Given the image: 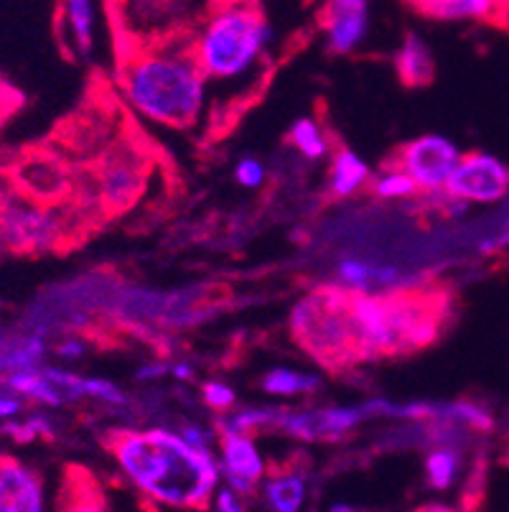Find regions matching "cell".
Listing matches in <instances>:
<instances>
[{
  "label": "cell",
  "instance_id": "6da1fadb",
  "mask_svg": "<svg viewBox=\"0 0 509 512\" xmlns=\"http://www.w3.org/2000/svg\"><path fill=\"white\" fill-rule=\"evenodd\" d=\"M105 446L135 490L158 507H212L222 482L212 449H199L168 428H115Z\"/></svg>",
  "mask_w": 509,
  "mask_h": 512
},
{
  "label": "cell",
  "instance_id": "7a4b0ae2",
  "mask_svg": "<svg viewBox=\"0 0 509 512\" xmlns=\"http://www.w3.org/2000/svg\"><path fill=\"white\" fill-rule=\"evenodd\" d=\"M118 87L143 118L191 130L207 105V77L191 54L189 36L133 41L118 54Z\"/></svg>",
  "mask_w": 509,
  "mask_h": 512
},
{
  "label": "cell",
  "instance_id": "3957f363",
  "mask_svg": "<svg viewBox=\"0 0 509 512\" xmlns=\"http://www.w3.org/2000/svg\"><path fill=\"white\" fill-rule=\"evenodd\" d=\"M446 316V293L418 288L375 293L349 288V324L359 362L410 355L428 347L441 334Z\"/></svg>",
  "mask_w": 509,
  "mask_h": 512
},
{
  "label": "cell",
  "instance_id": "277c9868",
  "mask_svg": "<svg viewBox=\"0 0 509 512\" xmlns=\"http://www.w3.org/2000/svg\"><path fill=\"white\" fill-rule=\"evenodd\" d=\"M273 44V29L255 0H224L207 13L189 46L209 82H237L263 64Z\"/></svg>",
  "mask_w": 509,
  "mask_h": 512
},
{
  "label": "cell",
  "instance_id": "5b68a950",
  "mask_svg": "<svg viewBox=\"0 0 509 512\" xmlns=\"http://www.w3.org/2000/svg\"><path fill=\"white\" fill-rule=\"evenodd\" d=\"M291 334L308 355H314L329 370L359 362L354 344L352 324H349V288L319 286L303 296L291 314Z\"/></svg>",
  "mask_w": 509,
  "mask_h": 512
},
{
  "label": "cell",
  "instance_id": "8992f818",
  "mask_svg": "<svg viewBox=\"0 0 509 512\" xmlns=\"http://www.w3.org/2000/svg\"><path fill=\"white\" fill-rule=\"evenodd\" d=\"M0 232L8 250L36 255L59 248L77 225L62 212V204L39 202L6 176L0 181Z\"/></svg>",
  "mask_w": 509,
  "mask_h": 512
},
{
  "label": "cell",
  "instance_id": "52a82bcc",
  "mask_svg": "<svg viewBox=\"0 0 509 512\" xmlns=\"http://www.w3.org/2000/svg\"><path fill=\"white\" fill-rule=\"evenodd\" d=\"M148 153L138 151L130 143H115L110 151L102 153V161L95 174H90L95 202L100 214H125L140 194L146 192L148 181Z\"/></svg>",
  "mask_w": 509,
  "mask_h": 512
},
{
  "label": "cell",
  "instance_id": "ba28073f",
  "mask_svg": "<svg viewBox=\"0 0 509 512\" xmlns=\"http://www.w3.org/2000/svg\"><path fill=\"white\" fill-rule=\"evenodd\" d=\"M459 158L461 151L454 141H448L438 133H428V136H418L400 146L387 164L403 169L415 181L420 194L433 197L446 189L448 176L459 164Z\"/></svg>",
  "mask_w": 509,
  "mask_h": 512
},
{
  "label": "cell",
  "instance_id": "9c48e42d",
  "mask_svg": "<svg viewBox=\"0 0 509 512\" xmlns=\"http://www.w3.org/2000/svg\"><path fill=\"white\" fill-rule=\"evenodd\" d=\"M443 192L466 204H499L509 197V166L492 153H461Z\"/></svg>",
  "mask_w": 509,
  "mask_h": 512
},
{
  "label": "cell",
  "instance_id": "30bf717a",
  "mask_svg": "<svg viewBox=\"0 0 509 512\" xmlns=\"http://www.w3.org/2000/svg\"><path fill=\"white\" fill-rule=\"evenodd\" d=\"M370 411L364 406H329L308 411H280L275 431L298 441H334L367 421Z\"/></svg>",
  "mask_w": 509,
  "mask_h": 512
},
{
  "label": "cell",
  "instance_id": "8fae6325",
  "mask_svg": "<svg viewBox=\"0 0 509 512\" xmlns=\"http://www.w3.org/2000/svg\"><path fill=\"white\" fill-rule=\"evenodd\" d=\"M8 179L21 192L46 204H69L74 197V184H77V174H72L69 166L54 153H28L8 174Z\"/></svg>",
  "mask_w": 509,
  "mask_h": 512
},
{
  "label": "cell",
  "instance_id": "7c38bea8",
  "mask_svg": "<svg viewBox=\"0 0 509 512\" xmlns=\"http://www.w3.org/2000/svg\"><path fill=\"white\" fill-rule=\"evenodd\" d=\"M219 449V474L224 477V484H230L232 490L240 492L242 497H255L260 492L268 464L260 454L255 436L247 434H217Z\"/></svg>",
  "mask_w": 509,
  "mask_h": 512
},
{
  "label": "cell",
  "instance_id": "4fadbf2b",
  "mask_svg": "<svg viewBox=\"0 0 509 512\" xmlns=\"http://www.w3.org/2000/svg\"><path fill=\"white\" fill-rule=\"evenodd\" d=\"M321 29L331 54H352L370 29V0H326Z\"/></svg>",
  "mask_w": 509,
  "mask_h": 512
},
{
  "label": "cell",
  "instance_id": "5bb4252c",
  "mask_svg": "<svg viewBox=\"0 0 509 512\" xmlns=\"http://www.w3.org/2000/svg\"><path fill=\"white\" fill-rule=\"evenodd\" d=\"M46 510L44 479L13 456H0V512Z\"/></svg>",
  "mask_w": 509,
  "mask_h": 512
},
{
  "label": "cell",
  "instance_id": "9a60e30c",
  "mask_svg": "<svg viewBox=\"0 0 509 512\" xmlns=\"http://www.w3.org/2000/svg\"><path fill=\"white\" fill-rule=\"evenodd\" d=\"M260 490H263V500L268 510L296 512L301 510L308 495L306 472L296 467V464L273 467L265 472Z\"/></svg>",
  "mask_w": 509,
  "mask_h": 512
},
{
  "label": "cell",
  "instance_id": "2e32d148",
  "mask_svg": "<svg viewBox=\"0 0 509 512\" xmlns=\"http://www.w3.org/2000/svg\"><path fill=\"white\" fill-rule=\"evenodd\" d=\"M395 72L398 79L410 90L428 87L436 77V62H433L431 46L418 34H408L395 54Z\"/></svg>",
  "mask_w": 509,
  "mask_h": 512
},
{
  "label": "cell",
  "instance_id": "e0dca14e",
  "mask_svg": "<svg viewBox=\"0 0 509 512\" xmlns=\"http://www.w3.org/2000/svg\"><path fill=\"white\" fill-rule=\"evenodd\" d=\"M46 352L49 347L39 332H0V377L39 367Z\"/></svg>",
  "mask_w": 509,
  "mask_h": 512
},
{
  "label": "cell",
  "instance_id": "ac0fdd59",
  "mask_svg": "<svg viewBox=\"0 0 509 512\" xmlns=\"http://www.w3.org/2000/svg\"><path fill=\"white\" fill-rule=\"evenodd\" d=\"M44 365V362H41ZM39 367H31V370H18V372H8V375L0 377V385L8 388L11 393H16L18 398H28L39 403V406L46 408H62L67 403L64 393L51 383L46 372Z\"/></svg>",
  "mask_w": 509,
  "mask_h": 512
},
{
  "label": "cell",
  "instance_id": "d6986e66",
  "mask_svg": "<svg viewBox=\"0 0 509 512\" xmlns=\"http://www.w3.org/2000/svg\"><path fill=\"white\" fill-rule=\"evenodd\" d=\"M336 283L354 291H375V288L398 286L400 271L390 265H375L359 258H342L334 268Z\"/></svg>",
  "mask_w": 509,
  "mask_h": 512
},
{
  "label": "cell",
  "instance_id": "ffe728a7",
  "mask_svg": "<svg viewBox=\"0 0 509 512\" xmlns=\"http://www.w3.org/2000/svg\"><path fill=\"white\" fill-rule=\"evenodd\" d=\"M372 171L370 166L364 164L362 158L349 148H339L331 156V169H329V194L336 199H347L357 194L362 186L370 184Z\"/></svg>",
  "mask_w": 509,
  "mask_h": 512
},
{
  "label": "cell",
  "instance_id": "44dd1931",
  "mask_svg": "<svg viewBox=\"0 0 509 512\" xmlns=\"http://www.w3.org/2000/svg\"><path fill=\"white\" fill-rule=\"evenodd\" d=\"M420 16L433 21H494L489 0H408Z\"/></svg>",
  "mask_w": 509,
  "mask_h": 512
},
{
  "label": "cell",
  "instance_id": "7402d4cb",
  "mask_svg": "<svg viewBox=\"0 0 509 512\" xmlns=\"http://www.w3.org/2000/svg\"><path fill=\"white\" fill-rule=\"evenodd\" d=\"M278 418L280 408H242L235 413L224 411L214 423V434L258 436L260 431H275Z\"/></svg>",
  "mask_w": 509,
  "mask_h": 512
},
{
  "label": "cell",
  "instance_id": "603a6c76",
  "mask_svg": "<svg viewBox=\"0 0 509 512\" xmlns=\"http://www.w3.org/2000/svg\"><path fill=\"white\" fill-rule=\"evenodd\" d=\"M461 472V451L454 444H438L426 456L428 487L436 492L451 490Z\"/></svg>",
  "mask_w": 509,
  "mask_h": 512
},
{
  "label": "cell",
  "instance_id": "cb8c5ba5",
  "mask_svg": "<svg viewBox=\"0 0 509 512\" xmlns=\"http://www.w3.org/2000/svg\"><path fill=\"white\" fill-rule=\"evenodd\" d=\"M321 380L316 375H306V372L288 370V367H275V370L265 372L260 380L263 393L275 395V398H293V395H311L316 393Z\"/></svg>",
  "mask_w": 509,
  "mask_h": 512
},
{
  "label": "cell",
  "instance_id": "d4e9b609",
  "mask_svg": "<svg viewBox=\"0 0 509 512\" xmlns=\"http://www.w3.org/2000/svg\"><path fill=\"white\" fill-rule=\"evenodd\" d=\"M64 21L79 54H90L95 36V6L92 0H62Z\"/></svg>",
  "mask_w": 509,
  "mask_h": 512
},
{
  "label": "cell",
  "instance_id": "484cf974",
  "mask_svg": "<svg viewBox=\"0 0 509 512\" xmlns=\"http://www.w3.org/2000/svg\"><path fill=\"white\" fill-rule=\"evenodd\" d=\"M291 143L306 161H319L329 153V141L314 118H301L291 125Z\"/></svg>",
  "mask_w": 509,
  "mask_h": 512
},
{
  "label": "cell",
  "instance_id": "4316f807",
  "mask_svg": "<svg viewBox=\"0 0 509 512\" xmlns=\"http://www.w3.org/2000/svg\"><path fill=\"white\" fill-rule=\"evenodd\" d=\"M370 189L377 199H413L420 194L415 181L392 164H387L377 179H370Z\"/></svg>",
  "mask_w": 509,
  "mask_h": 512
},
{
  "label": "cell",
  "instance_id": "83f0119b",
  "mask_svg": "<svg viewBox=\"0 0 509 512\" xmlns=\"http://www.w3.org/2000/svg\"><path fill=\"white\" fill-rule=\"evenodd\" d=\"M82 395L84 398L100 400V403H107V406H128L130 398L110 380H102V377H82Z\"/></svg>",
  "mask_w": 509,
  "mask_h": 512
},
{
  "label": "cell",
  "instance_id": "f1b7e54d",
  "mask_svg": "<svg viewBox=\"0 0 509 512\" xmlns=\"http://www.w3.org/2000/svg\"><path fill=\"white\" fill-rule=\"evenodd\" d=\"M6 434H13L18 441H34V439H54V426H51L49 418L44 416H31L26 418L23 423H8L3 428Z\"/></svg>",
  "mask_w": 509,
  "mask_h": 512
},
{
  "label": "cell",
  "instance_id": "f546056e",
  "mask_svg": "<svg viewBox=\"0 0 509 512\" xmlns=\"http://www.w3.org/2000/svg\"><path fill=\"white\" fill-rule=\"evenodd\" d=\"M202 400L207 403L209 408H212V411L224 413L235 406L237 395L230 385L219 383V380H209V383L202 385Z\"/></svg>",
  "mask_w": 509,
  "mask_h": 512
},
{
  "label": "cell",
  "instance_id": "4dcf8cb0",
  "mask_svg": "<svg viewBox=\"0 0 509 512\" xmlns=\"http://www.w3.org/2000/svg\"><path fill=\"white\" fill-rule=\"evenodd\" d=\"M265 166L260 164L258 158H242L240 164L235 166V179L242 189H260L265 184Z\"/></svg>",
  "mask_w": 509,
  "mask_h": 512
},
{
  "label": "cell",
  "instance_id": "1f68e13d",
  "mask_svg": "<svg viewBox=\"0 0 509 512\" xmlns=\"http://www.w3.org/2000/svg\"><path fill=\"white\" fill-rule=\"evenodd\" d=\"M245 497L240 495V492H235L230 487V484H222L219 482V487L214 490V497H212V507L217 512H240L245 510Z\"/></svg>",
  "mask_w": 509,
  "mask_h": 512
},
{
  "label": "cell",
  "instance_id": "d6a6232c",
  "mask_svg": "<svg viewBox=\"0 0 509 512\" xmlns=\"http://www.w3.org/2000/svg\"><path fill=\"white\" fill-rule=\"evenodd\" d=\"M54 355L64 362H77L87 355V342L82 337H64L54 344Z\"/></svg>",
  "mask_w": 509,
  "mask_h": 512
},
{
  "label": "cell",
  "instance_id": "836d02e7",
  "mask_svg": "<svg viewBox=\"0 0 509 512\" xmlns=\"http://www.w3.org/2000/svg\"><path fill=\"white\" fill-rule=\"evenodd\" d=\"M179 434L184 436L186 441H191L194 446H199V449H212L214 439H217V434H214V431H207V428L199 426V423H186Z\"/></svg>",
  "mask_w": 509,
  "mask_h": 512
},
{
  "label": "cell",
  "instance_id": "e575fe53",
  "mask_svg": "<svg viewBox=\"0 0 509 512\" xmlns=\"http://www.w3.org/2000/svg\"><path fill=\"white\" fill-rule=\"evenodd\" d=\"M18 105H21V95L8 85L6 79H0V125L11 118Z\"/></svg>",
  "mask_w": 509,
  "mask_h": 512
},
{
  "label": "cell",
  "instance_id": "d590c367",
  "mask_svg": "<svg viewBox=\"0 0 509 512\" xmlns=\"http://www.w3.org/2000/svg\"><path fill=\"white\" fill-rule=\"evenodd\" d=\"M23 411V403L16 393L0 385V421H11Z\"/></svg>",
  "mask_w": 509,
  "mask_h": 512
},
{
  "label": "cell",
  "instance_id": "8d00e7d4",
  "mask_svg": "<svg viewBox=\"0 0 509 512\" xmlns=\"http://www.w3.org/2000/svg\"><path fill=\"white\" fill-rule=\"evenodd\" d=\"M171 372V365L166 362H148V365H140L135 377L138 380H158V377H166Z\"/></svg>",
  "mask_w": 509,
  "mask_h": 512
},
{
  "label": "cell",
  "instance_id": "74e56055",
  "mask_svg": "<svg viewBox=\"0 0 509 512\" xmlns=\"http://www.w3.org/2000/svg\"><path fill=\"white\" fill-rule=\"evenodd\" d=\"M171 375H174L176 380H191V377H194V370H191L189 362H176V365H171Z\"/></svg>",
  "mask_w": 509,
  "mask_h": 512
},
{
  "label": "cell",
  "instance_id": "f35d334b",
  "mask_svg": "<svg viewBox=\"0 0 509 512\" xmlns=\"http://www.w3.org/2000/svg\"><path fill=\"white\" fill-rule=\"evenodd\" d=\"M489 6H492L494 18L509 16V0H489Z\"/></svg>",
  "mask_w": 509,
  "mask_h": 512
},
{
  "label": "cell",
  "instance_id": "ab89813d",
  "mask_svg": "<svg viewBox=\"0 0 509 512\" xmlns=\"http://www.w3.org/2000/svg\"><path fill=\"white\" fill-rule=\"evenodd\" d=\"M331 510H339V512H347V510H354V507L352 505H331Z\"/></svg>",
  "mask_w": 509,
  "mask_h": 512
},
{
  "label": "cell",
  "instance_id": "60d3db41",
  "mask_svg": "<svg viewBox=\"0 0 509 512\" xmlns=\"http://www.w3.org/2000/svg\"><path fill=\"white\" fill-rule=\"evenodd\" d=\"M3 253H8V248H6V240H3V232H0V255Z\"/></svg>",
  "mask_w": 509,
  "mask_h": 512
}]
</instances>
